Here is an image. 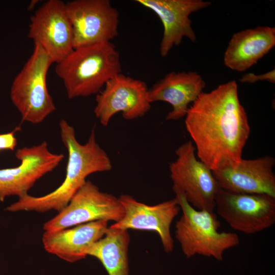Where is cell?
I'll return each instance as SVG.
<instances>
[{"instance_id":"20","label":"cell","mask_w":275,"mask_h":275,"mask_svg":"<svg viewBox=\"0 0 275 275\" xmlns=\"http://www.w3.org/2000/svg\"><path fill=\"white\" fill-rule=\"evenodd\" d=\"M20 126L16 127L12 131L0 133V151L3 150L14 151L17 146V141L15 133L20 130Z\"/></svg>"},{"instance_id":"12","label":"cell","mask_w":275,"mask_h":275,"mask_svg":"<svg viewBox=\"0 0 275 275\" xmlns=\"http://www.w3.org/2000/svg\"><path fill=\"white\" fill-rule=\"evenodd\" d=\"M16 157L20 164L0 169V202L7 197L18 198L28 194L36 182L55 169L64 158L63 154L51 152L44 141L30 147L17 149Z\"/></svg>"},{"instance_id":"17","label":"cell","mask_w":275,"mask_h":275,"mask_svg":"<svg viewBox=\"0 0 275 275\" xmlns=\"http://www.w3.org/2000/svg\"><path fill=\"white\" fill-rule=\"evenodd\" d=\"M108 221L100 220L78 225L53 233L44 232L45 250L61 259L74 262L86 257L87 251L105 235Z\"/></svg>"},{"instance_id":"13","label":"cell","mask_w":275,"mask_h":275,"mask_svg":"<svg viewBox=\"0 0 275 275\" xmlns=\"http://www.w3.org/2000/svg\"><path fill=\"white\" fill-rule=\"evenodd\" d=\"M118 198L124 209V215L109 227L155 232L160 237L164 252L171 253L174 240L171 226L180 210L176 198L154 205L140 202L128 195H121Z\"/></svg>"},{"instance_id":"9","label":"cell","mask_w":275,"mask_h":275,"mask_svg":"<svg viewBox=\"0 0 275 275\" xmlns=\"http://www.w3.org/2000/svg\"><path fill=\"white\" fill-rule=\"evenodd\" d=\"M65 9L74 48L111 42L119 34V14L108 0H75L65 3Z\"/></svg>"},{"instance_id":"8","label":"cell","mask_w":275,"mask_h":275,"mask_svg":"<svg viewBox=\"0 0 275 275\" xmlns=\"http://www.w3.org/2000/svg\"><path fill=\"white\" fill-rule=\"evenodd\" d=\"M214 209L233 229L246 234L260 232L275 223V197L267 194L220 188Z\"/></svg>"},{"instance_id":"7","label":"cell","mask_w":275,"mask_h":275,"mask_svg":"<svg viewBox=\"0 0 275 275\" xmlns=\"http://www.w3.org/2000/svg\"><path fill=\"white\" fill-rule=\"evenodd\" d=\"M124 213L118 198L101 191L95 184L87 180L66 207L44 224L43 229L44 232L53 233L96 221L115 223Z\"/></svg>"},{"instance_id":"16","label":"cell","mask_w":275,"mask_h":275,"mask_svg":"<svg viewBox=\"0 0 275 275\" xmlns=\"http://www.w3.org/2000/svg\"><path fill=\"white\" fill-rule=\"evenodd\" d=\"M205 85L196 72H171L148 90V99L151 103L164 101L170 104L172 110L166 119L178 120L185 117L190 104L203 92Z\"/></svg>"},{"instance_id":"15","label":"cell","mask_w":275,"mask_h":275,"mask_svg":"<svg viewBox=\"0 0 275 275\" xmlns=\"http://www.w3.org/2000/svg\"><path fill=\"white\" fill-rule=\"evenodd\" d=\"M274 158H242L233 166L212 171L221 188L235 192L264 194L275 197Z\"/></svg>"},{"instance_id":"5","label":"cell","mask_w":275,"mask_h":275,"mask_svg":"<svg viewBox=\"0 0 275 275\" xmlns=\"http://www.w3.org/2000/svg\"><path fill=\"white\" fill-rule=\"evenodd\" d=\"M52 63L41 45L34 43L32 55L15 77L10 97L23 121L41 123L56 110L46 84L47 72Z\"/></svg>"},{"instance_id":"4","label":"cell","mask_w":275,"mask_h":275,"mask_svg":"<svg viewBox=\"0 0 275 275\" xmlns=\"http://www.w3.org/2000/svg\"><path fill=\"white\" fill-rule=\"evenodd\" d=\"M182 210L175 225V237L187 258L196 255L222 260L225 252L239 244L235 233L219 232L220 223L213 211L192 206L183 193L174 191Z\"/></svg>"},{"instance_id":"10","label":"cell","mask_w":275,"mask_h":275,"mask_svg":"<svg viewBox=\"0 0 275 275\" xmlns=\"http://www.w3.org/2000/svg\"><path fill=\"white\" fill-rule=\"evenodd\" d=\"M148 90L144 81L119 73L97 94L94 113L104 126L119 113L128 120L142 117L151 108Z\"/></svg>"},{"instance_id":"14","label":"cell","mask_w":275,"mask_h":275,"mask_svg":"<svg viewBox=\"0 0 275 275\" xmlns=\"http://www.w3.org/2000/svg\"><path fill=\"white\" fill-rule=\"evenodd\" d=\"M136 3L152 10L160 19L163 27L160 53L166 57L174 45L184 37L195 42L196 34L189 15L211 5L202 0H136Z\"/></svg>"},{"instance_id":"6","label":"cell","mask_w":275,"mask_h":275,"mask_svg":"<svg viewBox=\"0 0 275 275\" xmlns=\"http://www.w3.org/2000/svg\"><path fill=\"white\" fill-rule=\"evenodd\" d=\"M175 153L176 160L169 165L173 191L183 193L196 209L214 211L215 197L221 187L212 171L197 158L190 141L180 145Z\"/></svg>"},{"instance_id":"19","label":"cell","mask_w":275,"mask_h":275,"mask_svg":"<svg viewBox=\"0 0 275 275\" xmlns=\"http://www.w3.org/2000/svg\"><path fill=\"white\" fill-rule=\"evenodd\" d=\"M128 230L108 227L105 235L87 251L102 263L108 275H129Z\"/></svg>"},{"instance_id":"21","label":"cell","mask_w":275,"mask_h":275,"mask_svg":"<svg viewBox=\"0 0 275 275\" xmlns=\"http://www.w3.org/2000/svg\"><path fill=\"white\" fill-rule=\"evenodd\" d=\"M242 82L254 83L258 81L267 80L271 83L275 82L274 69L265 73L256 75L253 73L245 74L239 79Z\"/></svg>"},{"instance_id":"11","label":"cell","mask_w":275,"mask_h":275,"mask_svg":"<svg viewBox=\"0 0 275 275\" xmlns=\"http://www.w3.org/2000/svg\"><path fill=\"white\" fill-rule=\"evenodd\" d=\"M28 37L48 54L53 63L60 62L73 50V31L65 3L45 2L31 17Z\"/></svg>"},{"instance_id":"2","label":"cell","mask_w":275,"mask_h":275,"mask_svg":"<svg viewBox=\"0 0 275 275\" xmlns=\"http://www.w3.org/2000/svg\"><path fill=\"white\" fill-rule=\"evenodd\" d=\"M59 127L62 141L68 153L64 181L55 190L45 195L34 197L28 194L19 197L6 210L44 212L54 210L60 212L86 182L89 175L112 169L110 158L97 142L94 128L86 143L81 144L76 138L74 128L65 120L60 121Z\"/></svg>"},{"instance_id":"1","label":"cell","mask_w":275,"mask_h":275,"mask_svg":"<svg viewBox=\"0 0 275 275\" xmlns=\"http://www.w3.org/2000/svg\"><path fill=\"white\" fill-rule=\"evenodd\" d=\"M185 125L198 158L212 171L237 163L242 158L250 127L236 81L202 92L189 106Z\"/></svg>"},{"instance_id":"18","label":"cell","mask_w":275,"mask_h":275,"mask_svg":"<svg viewBox=\"0 0 275 275\" xmlns=\"http://www.w3.org/2000/svg\"><path fill=\"white\" fill-rule=\"evenodd\" d=\"M275 45V28L258 26L233 35L224 55L226 66L238 72L250 68Z\"/></svg>"},{"instance_id":"3","label":"cell","mask_w":275,"mask_h":275,"mask_svg":"<svg viewBox=\"0 0 275 275\" xmlns=\"http://www.w3.org/2000/svg\"><path fill=\"white\" fill-rule=\"evenodd\" d=\"M55 71L69 98L89 96L121 73L120 54L111 42L80 46L57 63Z\"/></svg>"}]
</instances>
